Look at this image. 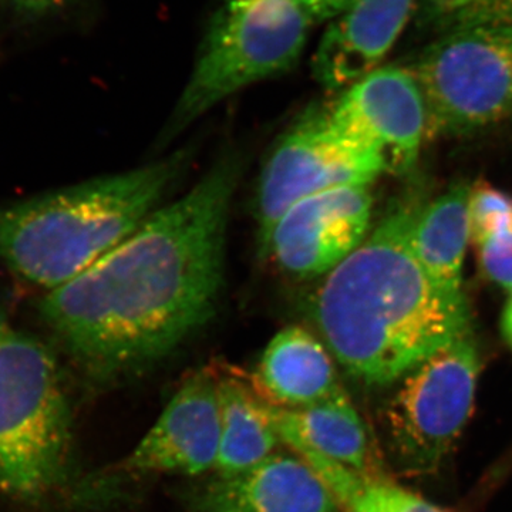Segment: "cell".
Listing matches in <instances>:
<instances>
[{"mask_svg": "<svg viewBox=\"0 0 512 512\" xmlns=\"http://www.w3.org/2000/svg\"><path fill=\"white\" fill-rule=\"evenodd\" d=\"M241 160L222 157L82 275L47 293L40 318L96 380L160 359L214 315Z\"/></svg>", "mask_w": 512, "mask_h": 512, "instance_id": "cell-1", "label": "cell"}, {"mask_svg": "<svg viewBox=\"0 0 512 512\" xmlns=\"http://www.w3.org/2000/svg\"><path fill=\"white\" fill-rule=\"evenodd\" d=\"M421 208L412 200L390 208L363 244L323 278L309 303L326 348L366 383H396L470 333L463 292L437 285L414 254Z\"/></svg>", "mask_w": 512, "mask_h": 512, "instance_id": "cell-2", "label": "cell"}, {"mask_svg": "<svg viewBox=\"0 0 512 512\" xmlns=\"http://www.w3.org/2000/svg\"><path fill=\"white\" fill-rule=\"evenodd\" d=\"M184 154L0 207V261L60 288L137 231L177 180Z\"/></svg>", "mask_w": 512, "mask_h": 512, "instance_id": "cell-3", "label": "cell"}, {"mask_svg": "<svg viewBox=\"0 0 512 512\" xmlns=\"http://www.w3.org/2000/svg\"><path fill=\"white\" fill-rule=\"evenodd\" d=\"M72 473V409L55 352L0 309V491L42 503Z\"/></svg>", "mask_w": 512, "mask_h": 512, "instance_id": "cell-4", "label": "cell"}, {"mask_svg": "<svg viewBox=\"0 0 512 512\" xmlns=\"http://www.w3.org/2000/svg\"><path fill=\"white\" fill-rule=\"evenodd\" d=\"M312 25L299 0H222L171 116L167 138L239 90L293 69Z\"/></svg>", "mask_w": 512, "mask_h": 512, "instance_id": "cell-5", "label": "cell"}, {"mask_svg": "<svg viewBox=\"0 0 512 512\" xmlns=\"http://www.w3.org/2000/svg\"><path fill=\"white\" fill-rule=\"evenodd\" d=\"M412 70L427 137L471 133L512 114V29H451Z\"/></svg>", "mask_w": 512, "mask_h": 512, "instance_id": "cell-6", "label": "cell"}, {"mask_svg": "<svg viewBox=\"0 0 512 512\" xmlns=\"http://www.w3.org/2000/svg\"><path fill=\"white\" fill-rule=\"evenodd\" d=\"M480 356L470 333L400 377L387 404L392 447L412 474L441 467L473 412Z\"/></svg>", "mask_w": 512, "mask_h": 512, "instance_id": "cell-7", "label": "cell"}, {"mask_svg": "<svg viewBox=\"0 0 512 512\" xmlns=\"http://www.w3.org/2000/svg\"><path fill=\"white\" fill-rule=\"evenodd\" d=\"M380 174L375 161L333 131L326 106L308 109L278 141L262 170L256 192L259 255L293 205L333 188L370 185Z\"/></svg>", "mask_w": 512, "mask_h": 512, "instance_id": "cell-8", "label": "cell"}, {"mask_svg": "<svg viewBox=\"0 0 512 512\" xmlns=\"http://www.w3.org/2000/svg\"><path fill=\"white\" fill-rule=\"evenodd\" d=\"M326 113L333 131L382 173H406L416 163L426 104L412 69L377 67L343 89Z\"/></svg>", "mask_w": 512, "mask_h": 512, "instance_id": "cell-9", "label": "cell"}, {"mask_svg": "<svg viewBox=\"0 0 512 512\" xmlns=\"http://www.w3.org/2000/svg\"><path fill=\"white\" fill-rule=\"evenodd\" d=\"M373 197L369 185H346L293 205L262 251L289 278H325L369 235Z\"/></svg>", "mask_w": 512, "mask_h": 512, "instance_id": "cell-10", "label": "cell"}, {"mask_svg": "<svg viewBox=\"0 0 512 512\" xmlns=\"http://www.w3.org/2000/svg\"><path fill=\"white\" fill-rule=\"evenodd\" d=\"M220 437L217 365L205 366L184 380L121 468L198 476L217 467Z\"/></svg>", "mask_w": 512, "mask_h": 512, "instance_id": "cell-11", "label": "cell"}, {"mask_svg": "<svg viewBox=\"0 0 512 512\" xmlns=\"http://www.w3.org/2000/svg\"><path fill=\"white\" fill-rule=\"evenodd\" d=\"M416 0H357L333 20L313 55L316 80L343 90L379 67L409 23Z\"/></svg>", "mask_w": 512, "mask_h": 512, "instance_id": "cell-12", "label": "cell"}, {"mask_svg": "<svg viewBox=\"0 0 512 512\" xmlns=\"http://www.w3.org/2000/svg\"><path fill=\"white\" fill-rule=\"evenodd\" d=\"M322 478L298 454H272L258 466L211 485L200 512H336Z\"/></svg>", "mask_w": 512, "mask_h": 512, "instance_id": "cell-13", "label": "cell"}, {"mask_svg": "<svg viewBox=\"0 0 512 512\" xmlns=\"http://www.w3.org/2000/svg\"><path fill=\"white\" fill-rule=\"evenodd\" d=\"M251 377L266 403L285 410L311 406L342 387L325 343L299 325L276 333Z\"/></svg>", "mask_w": 512, "mask_h": 512, "instance_id": "cell-14", "label": "cell"}, {"mask_svg": "<svg viewBox=\"0 0 512 512\" xmlns=\"http://www.w3.org/2000/svg\"><path fill=\"white\" fill-rule=\"evenodd\" d=\"M269 410L279 439L289 448H306L357 473L372 474L365 424L342 387L302 409L269 404Z\"/></svg>", "mask_w": 512, "mask_h": 512, "instance_id": "cell-15", "label": "cell"}, {"mask_svg": "<svg viewBox=\"0 0 512 512\" xmlns=\"http://www.w3.org/2000/svg\"><path fill=\"white\" fill-rule=\"evenodd\" d=\"M217 375L221 437L215 470L229 478L271 457L281 439L252 377L231 365H217Z\"/></svg>", "mask_w": 512, "mask_h": 512, "instance_id": "cell-16", "label": "cell"}, {"mask_svg": "<svg viewBox=\"0 0 512 512\" xmlns=\"http://www.w3.org/2000/svg\"><path fill=\"white\" fill-rule=\"evenodd\" d=\"M470 190L453 185L436 201L421 208L414 222V254L441 288L461 292L464 255L470 241Z\"/></svg>", "mask_w": 512, "mask_h": 512, "instance_id": "cell-17", "label": "cell"}, {"mask_svg": "<svg viewBox=\"0 0 512 512\" xmlns=\"http://www.w3.org/2000/svg\"><path fill=\"white\" fill-rule=\"evenodd\" d=\"M316 471L345 512H447L399 485L350 470L306 448H291Z\"/></svg>", "mask_w": 512, "mask_h": 512, "instance_id": "cell-18", "label": "cell"}, {"mask_svg": "<svg viewBox=\"0 0 512 512\" xmlns=\"http://www.w3.org/2000/svg\"><path fill=\"white\" fill-rule=\"evenodd\" d=\"M450 29H512V0H443L434 6Z\"/></svg>", "mask_w": 512, "mask_h": 512, "instance_id": "cell-19", "label": "cell"}, {"mask_svg": "<svg viewBox=\"0 0 512 512\" xmlns=\"http://www.w3.org/2000/svg\"><path fill=\"white\" fill-rule=\"evenodd\" d=\"M512 224V197L488 183L470 190V232L474 245Z\"/></svg>", "mask_w": 512, "mask_h": 512, "instance_id": "cell-20", "label": "cell"}, {"mask_svg": "<svg viewBox=\"0 0 512 512\" xmlns=\"http://www.w3.org/2000/svg\"><path fill=\"white\" fill-rule=\"evenodd\" d=\"M476 247L484 274L512 291V224L488 235Z\"/></svg>", "mask_w": 512, "mask_h": 512, "instance_id": "cell-21", "label": "cell"}, {"mask_svg": "<svg viewBox=\"0 0 512 512\" xmlns=\"http://www.w3.org/2000/svg\"><path fill=\"white\" fill-rule=\"evenodd\" d=\"M303 9L311 16L312 22L322 23L335 20L352 8L357 0H299Z\"/></svg>", "mask_w": 512, "mask_h": 512, "instance_id": "cell-22", "label": "cell"}, {"mask_svg": "<svg viewBox=\"0 0 512 512\" xmlns=\"http://www.w3.org/2000/svg\"><path fill=\"white\" fill-rule=\"evenodd\" d=\"M12 2L23 12L40 15V13L63 8L70 0H12Z\"/></svg>", "mask_w": 512, "mask_h": 512, "instance_id": "cell-23", "label": "cell"}, {"mask_svg": "<svg viewBox=\"0 0 512 512\" xmlns=\"http://www.w3.org/2000/svg\"><path fill=\"white\" fill-rule=\"evenodd\" d=\"M501 329H503L504 339L507 340L508 345L512 349V291L510 299L503 312V319H501Z\"/></svg>", "mask_w": 512, "mask_h": 512, "instance_id": "cell-24", "label": "cell"}, {"mask_svg": "<svg viewBox=\"0 0 512 512\" xmlns=\"http://www.w3.org/2000/svg\"><path fill=\"white\" fill-rule=\"evenodd\" d=\"M430 2H431V5L437 6V5H439V3L443 2V0H430Z\"/></svg>", "mask_w": 512, "mask_h": 512, "instance_id": "cell-25", "label": "cell"}]
</instances>
